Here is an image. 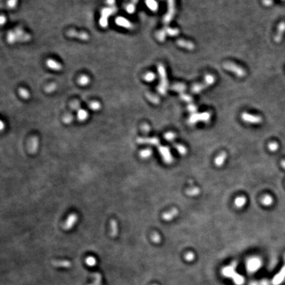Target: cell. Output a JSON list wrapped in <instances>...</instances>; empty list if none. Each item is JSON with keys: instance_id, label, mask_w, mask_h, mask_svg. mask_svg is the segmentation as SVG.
Returning <instances> with one entry per match:
<instances>
[{"instance_id": "obj_1", "label": "cell", "mask_w": 285, "mask_h": 285, "mask_svg": "<svg viewBox=\"0 0 285 285\" xmlns=\"http://www.w3.org/2000/svg\"><path fill=\"white\" fill-rule=\"evenodd\" d=\"M7 40L9 44H13L17 41H28L30 40L29 35L25 33L21 29L17 28L14 31H9L7 36Z\"/></svg>"}, {"instance_id": "obj_2", "label": "cell", "mask_w": 285, "mask_h": 285, "mask_svg": "<svg viewBox=\"0 0 285 285\" xmlns=\"http://www.w3.org/2000/svg\"><path fill=\"white\" fill-rule=\"evenodd\" d=\"M158 71L161 77V83L158 86V91L160 94L164 95L166 93L168 87V82L167 80L166 70L162 64H159L158 65Z\"/></svg>"}, {"instance_id": "obj_3", "label": "cell", "mask_w": 285, "mask_h": 285, "mask_svg": "<svg viewBox=\"0 0 285 285\" xmlns=\"http://www.w3.org/2000/svg\"><path fill=\"white\" fill-rule=\"evenodd\" d=\"M215 77L212 75H207L205 77V81L203 82V83L196 84L192 86V88H191V91H192V92L197 94V93L200 92L204 89L207 88V87L213 85L214 83H215Z\"/></svg>"}, {"instance_id": "obj_4", "label": "cell", "mask_w": 285, "mask_h": 285, "mask_svg": "<svg viewBox=\"0 0 285 285\" xmlns=\"http://www.w3.org/2000/svg\"><path fill=\"white\" fill-rule=\"evenodd\" d=\"M223 67L225 69L234 73L236 75L239 77H243L245 75V70L234 63L226 62L224 64Z\"/></svg>"}, {"instance_id": "obj_5", "label": "cell", "mask_w": 285, "mask_h": 285, "mask_svg": "<svg viewBox=\"0 0 285 285\" xmlns=\"http://www.w3.org/2000/svg\"><path fill=\"white\" fill-rule=\"evenodd\" d=\"M168 12L164 15L163 22L165 24L171 23L175 15V0H168Z\"/></svg>"}, {"instance_id": "obj_6", "label": "cell", "mask_w": 285, "mask_h": 285, "mask_svg": "<svg viewBox=\"0 0 285 285\" xmlns=\"http://www.w3.org/2000/svg\"><path fill=\"white\" fill-rule=\"evenodd\" d=\"M210 113L209 112H203L201 114H195L191 116L189 119V122L190 124H195L201 122H208L210 119Z\"/></svg>"}, {"instance_id": "obj_7", "label": "cell", "mask_w": 285, "mask_h": 285, "mask_svg": "<svg viewBox=\"0 0 285 285\" xmlns=\"http://www.w3.org/2000/svg\"><path fill=\"white\" fill-rule=\"evenodd\" d=\"M78 219V215L76 213H71L69 215H68L66 221H65L64 223V230H65V231H69V230L72 229L76 223L77 222Z\"/></svg>"}, {"instance_id": "obj_8", "label": "cell", "mask_w": 285, "mask_h": 285, "mask_svg": "<svg viewBox=\"0 0 285 285\" xmlns=\"http://www.w3.org/2000/svg\"><path fill=\"white\" fill-rule=\"evenodd\" d=\"M242 118L243 121L246 123L250 124H260L262 122V118L260 116H255V115H252L248 113H244L242 114Z\"/></svg>"}, {"instance_id": "obj_9", "label": "cell", "mask_w": 285, "mask_h": 285, "mask_svg": "<svg viewBox=\"0 0 285 285\" xmlns=\"http://www.w3.org/2000/svg\"><path fill=\"white\" fill-rule=\"evenodd\" d=\"M161 155L164 161L166 163H171L173 161V158L169 149L166 147H159L158 148Z\"/></svg>"}, {"instance_id": "obj_10", "label": "cell", "mask_w": 285, "mask_h": 285, "mask_svg": "<svg viewBox=\"0 0 285 285\" xmlns=\"http://www.w3.org/2000/svg\"><path fill=\"white\" fill-rule=\"evenodd\" d=\"M68 35L69 37L77 38L81 40H87L89 38V35L85 32H77L75 30H70L68 31Z\"/></svg>"}, {"instance_id": "obj_11", "label": "cell", "mask_w": 285, "mask_h": 285, "mask_svg": "<svg viewBox=\"0 0 285 285\" xmlns=\"http://www.w3.org/2000/svg\"><path fill=\"white\" fill-rule=\"evenodd\" d=\"M39 144V139H38V137H33V138H31L29 143V151L30 154H35L38 150Z\"/></svg>"}, {"instance_id": "obj_12", "label": "cell", "mask_w": 285, "mask_h": 285, "mask_svg": "<svg viewBox=\"0 0 285 285\" xmlns=\"http://www.w3.org/2000/svg\"><path fill=\"white\" fill-rule=\"evenodd\" d=\"M116 23L118 26L128 29H131L133 28V24L128 19L123 17H118L116 19Z\"/></svg>"}, {"instance_id": "obj_13", "label": "cell", "mask_w": 285, "mask_h": 285, "mask_svg": "<svg viewBox=\"0 0 285 285\" xmlns=\"http://www.w3.org/2000/svg\"><path fill=\"white\" fill-rule=\"evenodd\" d=\"M46 64L49 69L53 71H59L62 69V64L53 59H48L46 62Z\"/></svg>"}, {"instance_id": "obj_14", "label": "cell", "mask_w": 285, "mask_h": 285, "mask_svg": "<svg viewBox=\"0 0 285 285\" xmlns=\"http://www.w3.org/2000/svg\"><path fill=\"white\" fill-rule=\"evenodd\" d=\"M285 32V22H281V23L278 25V29H277V33L275 35V40L276 42H280L282 40L283 35Z\"/></svg>"}, {"instance_id": "obj_15", "label": "cell", "mask_w": 285, "mask_h": 285, "mask_svg": "<svg viewBox=\"0 0 285 285\" xmlns=\"http://www.w3.org/2000/svg\"><path fill=\"white\" fill-rule=\"evenodd\" d=\"M176 43L179 46L182 47L183 48H185V49H187V50H192L195 48V46L192 42L188 41V40H185L183 39L178 40Z\"/></svg>"}, {"instance_id": "obj_16", "label": "cell", "mask_w": 285, "mask_h": 285, "mask_svg": "<svg viewBox=\"0 0 285 285\" xmlns=\"http://www.w3.org/2000/svg\"><path fill=\"white\" fill-rule=\"evenodd\" d=\"M139 144H149L152 145H157L159 143V139L157 138H139L138 139Z\"/></svg>"}, {"instance_id": "obj_17", "label": "cell", "mask_w": 285, "mask_h": 285, "mask_svg": "<svg viewBox=\"0 0 285 285\" xmlns=\"http://www.w3.org/2000/svg\"><path fill=\"white\" fill-rule=\"evenodd\" d=\"M77 118L81 122H84L89 118V112L85 110L80 109L77 112Z\"/></svg>"}, {"instance_id": "obj_18", "label": "cell", "mask_w": 285, "mask_h": 285, "mask_svg": "<svg viewBox=\"0 0 285 285\" xmlns=\"http://www.w3.org/2000/svg\"><path fill=\"white\" fill-rule=\"evenodd\" d=\"M227 157V155L226 152H223L221 153V154L219 155L215 158V165L217 166H218V167H220V166H222L223 164L224 163V162H225V161H226Z\"/></svg>"}, {"instance_id": "obj_19", "label": "cell", "mask_w": 285, "mask_h": 285, "mask_svg": "<svg viewBox=\"0 0 285 285\" xmlns=\"http://www.w3.org/2000/svg\"><path fill=\"white\" fill-rule=\"evenodd\" d=\"M178 213V211L176 209H173L171 211L163 214L162 218L165 221H171L173 218L177 216Z\"/></svg>"}, {"instance_id": "obj_20", "label": "cell", "mask_w": 285, "mask_h": 285, "mask_svg": "<svg viewBox=\"0 0 285 285\" xmlns=\"http://www.w3.org/2000/svg\"><path fill=\"white\" fill-rule=\"evenodd\" d=\"M285 278V267H284L280 273L278 274V275L275 277V279H274V284L278 285L279 284H281Z\"/></svg>"}, {"instance_id": "obj_21", "label": "cell", "mask_w": 285, "mask_h": 285, "mask_svg": "<svg viewBox=\"0 0 285 285\" xmlns=\"http://www.w3.org/2000/svg\"><path fill=\"white\" fill-rule=\"evenodd\" d=\"M115 12H116V8L114 7V6L111 7L104 8L101 11V16L103 17H105L108 19L109 16L112 15Z\"/></svg>"}, {"instance_id": "obj_22", "label": "cell", "mask_w": 285, "mask_h": 285, "mask_svg": "<svg viewBox=\"0 0 285 285\" xmlns=\"http://www.w3.org/2000/svg\"><path fill=\"white\" fill-rule=\"evenodd\" d=\"M246 203V198L244 196H240L236 198L234 201V205L238 209L242 208Z\"/></svg>"}, {"instance_id": "obj_23", "label": "cell", "mask_w": 285, "mask_h": 285, "mask_svg": "<svg viewBox=\"0 0 285 285\" xmlns=\"http://www.w3.org/2000/svg\"><path fill=\"white\" fill-rule=\"evenodd\" d=\"M110 230H111V235L112 237L116 236L118 234V222L116 220H112L110 221Z\"/></svg>"}, {"instance_id": "obj_24", "label": "cell", "mask_w": 285, "mask_h": 285, "mask_svg": "<svg viewBox=\"0 0 285 285\" xmlns=\"http://www.w3.org/2000/svg\"><path fill=\"white\" fill-rule=\"evenodd\" d=\"M147 6L152 12H157L158 9V3L156 0H145Z\"/></svg>"}, {"instance_id": "obj_25", "label": "cell", "mask_w": 285, "mask_h": 285, "mask_svg": "<svg viewBox=\"0 0 285 285\" xmlns=\"http://www.w3.org/2000/svg\"><path fill=\"white\" fill-rule=\"evenodd\" d=\"M90 81H91V79L89 76H87L86 75H83L79 78L78 83L81 86H86L89 84Z\"/></svg>"}, {"instance_id": "obj_26", "label": "cell", "mask_w": 285, "mask_h": 285, "mask_svg": "<svg viewBox=\"0 0 285 285\" xmlns=\"http://www.w3.org/2000/svg\"><path fill=\"white\" fill-rule=\"evenodd\" d=\"M261 203L265 206H270L273 203V199L271 195H266L262 197Z\"/></svg>"}, {"instance_id": "obj_27", "label": "cell", "mask_w": 285, "mask_h": 285, "mask_svg": "<svg viewBox=\"0 0 285 285\" xmlns=\"http://www.w3.org/2000/svg\"><path fill=\"white\" fill-rule=\"evenodd\" d=\"M185 89H186V86L182 83H176V84H174L171 86V89L172 91H177L181 93H182V92L184 91Z\"/></svg>"}, {"instance_id": "obj_28", "label": "cell", "mask_w": 285, "mask_h": 285, "mask_svg": "<svg viewBox=\"0 0 285 285\" xmlns=\"http://www.w3.org/2000/svg\"><path fill=\"white\" fill-rule=\"evenodd\" d=\"M19 95L20 97H21L23 99L25 100L29 99L30 96L29 91L25 88H20L19 89Z\"/></svg>"}, {"instance_id": "obj_29", "label": "cell", "mask_w": 285, "mask_h": 285, "mask_svg": "<svg viewBox=\"0 0 285 285\" xmlns=\"http://www.w3.org/2000/svg\"><path fill=\"white\" fill-rule=\"evenodd\" d=\"M165 30L166 35H168L169 36H175L179 34V30L176 28H171V27H165L164 29Z\"/></svg>"}, {"instance_id": "obj_30", "label": "cell", "mask_w": 285, "mask_h": 285, "mask_svg": "<svg viewBox=\"0 0 285 285\" xmlns=\"http://www.w3.org/2000/svg\"><path fill=\"white\" fill-rule=\"evenodd\" d=\"M152 150L150 149H145L140 151L139 152V157L142 158V159H147V158H149L152 155Z\"/></svg>"}, {"instance_id": "obj_31", "label": "cell", "mask_w": 285, "mask_h": 285, "mask_svg": "<svg viewBox=\"0 0 285 285\" xmlns=\"http://www.w3.org/2000/svg\"><path fill=\"white\" fill-rule=\"evenodd\" d=\"M146 96H147V98H148V99L149 100V101H151L153 104H155V105H157V104H158L160 102L159 98L157 97L155 95L151 94V93H149V92L147 93Z\"/></svg>"}, {"instance_id": "obj_32", "label": "cell", "mask_w": 285, "mask_h": 285, "mask_svg": "<svg viewBox=\"0 0 285 285\" xmlns=\"http://www.w3.org/2000/svg\"><path fill=\"white\" fill-rule=\"evenodd\" d=\"M74 117L71 114H65L63 117V122L65 124H71L73 121Z\"/></svg>"}, {"instance_id": "obj_33", "label": "cell", "mask_w": 285, "mask_h": 285, "mask_svg": "<svg viewBox=\"0 0 285 285\" xmlns=\"http://www.w3.org/2000/svg\"><path fill=\"white\" fill-rule=\"evenodd\" d=\"M89 108L93 111H98L101 108V104L98 101H92L90 103Z\"/></svg>"}, {"instance_id": "obj_34", "label": "cell", "mask_w": 285, "mask_h": 285, "mask_svg": "<svg viewBox=\"0 0 285 285\" xmlns=\"http://www.w3.org/2000/svg\"><path fill=\"white\" fill-rule=\"evenodd\" d=\"M156 36H157V39L159 41L161 42L164 41L166 39V33L165 30L163 29L162 30L158 31L156 34Z\"/></svg>"}, {"instance_id": "obj_35", "label": "cell", "mask_w": 285, "mask_h": 285, "mask_svg": "<svg viewBox=\"0 0 285 285\" xmlns=\"http://www.w3.org/2000/svg\"><path fill=\"white\" fill-rule=\"evenodd\" d=\"M143 78H144V80L146 81L147 82H152L153 81H155L156 78V75L154 73L148 72L144 75Z\"/></svg>"}, {"instance_id": "obj_36", "label": "cell", "mask_w": 285, "mask_h": 285, "mask_svg": "<svg viewBox=\"0 0 285 285\" xmlns=\"http://www.w3.org/2000/svg\"><path fill=\"white\" fill-rule=\"evenodd\" d=\"M200 192V191L199 189V188H191V189H189L187 191H186V194H187L188 195H190V196H195V195H197Z\"/></svg>"}, {"instance_id": "obj_37", "label": "cell", "mask_w": 285, "mask_h": 285, "mask_svg": "<svg viewBox=\"0 0 285 285\" xmlns=\"http://www.w3.org/2000/svg\"><path fill=\"white\" fill-rule=\"evenodd\" d=\"M175 148H176V149L181 155H184L187 153V149H186V148L182 145H175Z\"/></svg>"}, {"instance_id": "obj_38", "label": "cell", "mask_w": 285, "mask_h": 285, "mask_svg": "<svg viewBox=\"0 0 285 285\" xmlns=\"http://www.w3.org/2000/svg\"><path fill=\"white\" fill-rule=\"evenodd\" d=\"M125 10L128 13L132 14L135 12V5L134 3H131L128 4L125 7Z\"/></svg>"}, {"instance_id": "obj_39", "label": "cell", "mask_w": 285, "mask_h": 285, "mask_svg": "<svg viewBox=\"0 0 285 285\" xmlns=\"http://www.w3.org/2000/svg\"><path fill=\"white\" fill-rule=\"evenodd\" d=\"M57 88V85L55 84V83H51V84H49L48 85L46 86V88H45V91L48 93H52L53 92H54L55 91H56Z\"/></svg>"}, {"instance_id": "obj_40", "label": "cell", "mask_w": 285, "mask_h": 285, "mask_svg": "<svg viewBox=\"0 0 285 285\" xmlns=\"http://www.w3.org/2000/svg\"><path fill=\"white\" fill-rule=\"evenodd\" d=\"M18 3V0H8L7 2V5L9 8L10 9H14L17 6Z\"/></svg>"}, {"instance_id": "obj_41", "label": "cell", "mask_w": 285, "mask_h": 285, "mask_svg": "<svg viewBox=\"0 0 285 285\" xmlns=\"http://www.w3.org/2000/svg\"><path fill=\"white\" fill-rule=\"evenodd\" d=\"M71 108L73 110H80V103L78 101H73L71 103Z\"/></svg>"}, {"instance_id": "obj_42", "label": "cell", "mask_w": 285, "mask_h": 285, "mask_svg": "<svg viewBox=\"0 0 285 285\" xmlns=\"http://www.w3.org/2000/svg\"><path fill=\"white\" fill-rule=\"evenodd\" d=\"M278 145L276 142H272L269 145V149L272 152H275L278 149Z\"/></svg>"}, {"instance_id": "obj_43", "label": "cell", "mask_w": 285, "mask_h": 285, "mask_svg": "<svg viewBox=\"0 0 285 285\" xmlns=\"http://www.w3.org/2000/svg\"><path fill=\"white\" fill-rule=\"evenodd\" d=\"M100 25L103 28H106L108 25V20L107 18L101 17L100 19Z\"/></svg>"}, {"instance_id": "obj_44", "label": "cell", "mask_w": 285, "mask_h": 285, "mask_svg": "<svg viewBox=\"0 0 285 285\" xmlns=\"http://www.w3.org/2000/svg\"><path fill=\"white\" fill-rule=\"evenodd\" d=\"M180 98H182L184 101H185L187 102H191V101H192V98L188 95L183 94V93H181Z\"/></svg>"}, {"instance_id": "obj_45", "label": "cell", "mask_w": 285, "mask_h": 285, "mask_svg": "<svg viewBox=\"0 0 285 285\" xmlns=\"http://www.w3.org/2000/svg\"><path fill=\"white\" fill-rule=\"evenodd\" d=\"M175 137H176V135L172 132H168L165 134V139L168 141H172L175 139Z\"/></svg>"}, {"instance_id": "obj_46", "label": "cell", "mask_w": 285, "mask_h": 285, "mask_svg": "<svg viewBox=\"0 0 285 285\" xmlns=\"http://www.w3.org/2000/svg\"><path fill=\"white\" fill-rule=\"evenodd\" d=\"M197 107H196L195 105H189L188 106V110H189V112H193V113H194V112H195L197 111Z\"/></svg>"}, {"instance_id": "obj_47", "label": "cell", "mask_w": 285, "mask_h": 285, "mask_svg": "<svg viewBox=\"0 0 285 285\" xmlns=\"http://www.w3.org/2000/svg\"><path fill=\"white\" fill-rule=\"evenodd\" d=\"M150 130V127L147 124H144L142 125V131L145 133H149Z\"/></svg>"}, {"instance_id": "obj_48", "label": "cell", "mask_w": 285, "mask_h": 285, "mask_svg": "<svg viewBox=\"0 0 285 285\" xmlns=\"http://www.w3.org/2000/svg\"><path fill=\"white\" fill-rule=\"evenodd\" d=\"M273 0H263V3L265 6H271L273 4Z\"/></svg>"}, {"instance_id": "obj_49", "label": "cell", "mask_w": 285, "mask_h": 285, "mask_svg": "<svg viewBox=\"0 0 285 285\" xmlns=\"http://www.w3.org/2000/svg\"><path fill=\"white\" fill-rule=\"evenodd\" d=\"M116 0H106V3L111 7H114Z\"/></svg>"}, {"instance_id": "obj_50", "label": "cell", "mask_w": 285, "mask_h": 285, "mask_svg": "<svg viewBox=\"0 0 285 285\" xmlns=\"http://www.w3.org/2000/svg\"><path fill=\"white\" fill-rule=\"evenodd\" d=\"M5 23H6V17H5L4 15H2L1 16V24H2V25H3Z\"/></svg>"}, {"instance_id": "obj_51", "label": "cell", "mask_w": 285, "mask_h": 285, "mask_svg": "<svg viewBox=\"0 0 285 285\" xmlns=\"http://www.w3.org/2000/svg\"><path fill=\"white\" fill-rule=\"evenodd\" d=\"M281 166H283V168L285 170V161H283L281 162Z\"/></svg>"}]
</instances>
